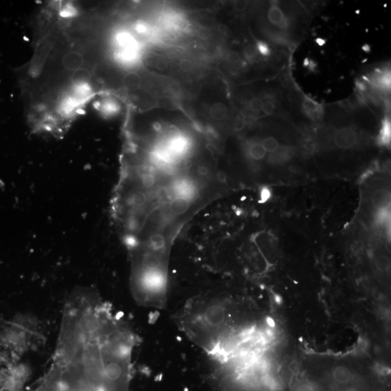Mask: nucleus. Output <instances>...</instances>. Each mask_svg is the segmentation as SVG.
Instances as JSON below:
<instances>
[{"label":"nucleus","instance_id":"1","mask_svg":"<svg viewBox=\"0 0 391 391\" xmlns=\"http://www.w3.org/2000/svg\"><path fill=\"white\" fill-rule=\"evenodd\" d=\"M47 341L44 325L36 317H0V391H25Z\"/></svg>","mask_w":391,"mask_h":391},{"label":"nucleus","instance_id":"2","mask_svg":"<svg viewBox=\"0 0 391 391\" xmlns=\"http://www.w3.org/2000/svg\"><path fill=\"white\" fill-rule=\"evenodd\" d=\"M332 141L336 147L341 149H349L357 145L359 136L357 131L352 128H341L336 131Z\"/></svg>","mask_w":391,"mask_h":391},{"label":"nucleus","instance_id":"3","mask_svg":"<svg viewBox=\"0 0 391 391\" xmlns=\"http://www.w3.org/2000/svg\"><path fill=\"white\" fill-rule=\"evenodd\" d=\"M267 19L271 24L284 31L289 29L290 26L289 20L284 14V11L277 5H272L269 8L267 13Z\"/></svg>","mask_w":391,"mask_h":391},{"label":"nucleus","instance_id":"4","mask_svg":"<svg viewBox=\"0 0 391 391\" xmlns=\"http://www.w3.org/2000/svg\"><path fill=\"white\" fill-rule=\"evenodd\" d=\"M372 207L377 210L388 208L390 204V193L386 189H381L374 191L371 197Z\"/></svg>","mask_w":391,"mask_h":391},{"label":"nucleus","instance_id":"5","mask_svg":"<svg viewBox=\"0 0 391 391\" xmlns=\"http://www.w3.org/2000/svg\"><path fill=\"white\" fill-rule=\"evenodd\" d=\"M191 207V200L184 197H175L169 203L171 212L175 215H182L187 212Z\"/></svg>","mask_w":391,"mask_h":391},{"label":"nucleus","instance_id":"6","mask_svg":"<svg viewBox=\"0 0 391 391\" xmlns=\"http://www.w3.org/2000/svg\"><path fill=\"white\" fill-rule=\"evenodd\" d=\"M209 113L213 119L216 121H222L227 117L229 110L227 106L225 105L224 103L217 102L211 106Z\"/></svg>","mask_w":391,"mask_h":391},{"label":"nucleus","instance_id":"7","mask_svg":"<svg viewBox=\"0 0 391 391\" xmlns=\"http://www.w3.org/2000/svg\"><path fill=\"white\" fill-rule=\"evenodd\" d=\"M149 244L151 249L155 252L162 250L166 246L165 239L162 235L156 234L151 236L149 238Z\"/></svg>","mask_w":391,"mask_h":391},{"label":"nucleus","instance_id":"8","mask_svg":"<svg viewBox=\"0 0 391 391\" xmlns=\"http://www.w3.org/2000/svg\"><path fill=\"white\" fill-rule=\"evenodd\" d=\"M249 155L254 160H262L265 157L267 151L264 149L262 144H254L249 148Z\"/></svg>","mask_w":391,"mask_h":391},{"label":"nucleus","instance_id":"9","mask_svg":"<svg viewBox=\"0 0 391 391\" xmlns=\"http://www.w3.org/2000/svg\"><path fill=\"white\" fill-rule=\"evenodd\" d=\"M303 106H304V111L307 113L309 117L318 118L319 114H321L320 107H319V104H316L314 101L306 99L304 101Z\"/></svg>","mask_w":391,"mask_h":391},{"label":"nucleus","instance_id":"10","mask_svg":"<svg viewBox=\"0 0 391 391\" xmlns=\"http://www.w3.org/2000/svg\"><path fill=\"white\" fill-rule=\"evenodd\" d=\"M390 141V124L387 120L382 123L380 134V142L382 145L388 144Z\"/></svg>","mask_w":391,"mask_h":391},{"label":"nucleus","instance_id":"11","mask_svg":"<svg viewBox=\"0 0 391 391\" xmlns=\"http://www.w3.org/2000/svg\"><path fill=\"white\" fill-rule=\"evenodd\" d=\"M292 151L290 149L287 148H279L278 150L274 152L272 159L274 162H283L289 160L291 156H292Z\"/></svg>","mask_w":391,"mask_h":391},{"label":"nucleus","instance_id":"12","mask_svg":"<svg viewBox=\"0 0 391 391\" xmlns=\"http://www.w3.org/2000/svg\"><path fill=\"white\" fill-rule=\"evenodd\" d=\"M141 80L139 75L131 73L125 77L124 84L128 88L131 89H136L141 84Z\"/></svg>","mask_w":391,"mask_h":391},{"label":"nucleus","instance_id":"13","mask_svg":"<svg viewBox=\"0 0 391 391\" xmlns=\"http://www.w3.org/2000/svg\"><path fill=\"white\" fill-rule=\"evenodd\" d=\"M264 149L267 152L272 153L276 152L280 148L278 141L273 137H267L263 140L261 143Z\"/></svg>","mask_w":391,"mask_h":391},{"label":"nucleus","instance_id":"14","mask_svg":"<svg viewBox=\"0 0 391 391\" xmlns=\"http://www.w3.org/2000/svg\"><path fill=\"white\" fill-rule=\"evenodd\" d=\"M141 184L145 189H151L156 184V178L151 174H144L141 178Z\"/></svg>","mask_w":391,"mask_h":391},{"label":"nucleus","instance_id":"15","mask_svg":"<svg viewBox=\"0 0 391 391\" xmlns=\"http://www.w3.org/2000/svg\"><path fill=\"white\" fill-rule=\"evenodd\" d=\"M390 219V210L388 208H384V209L377 210L376 214V220L378 224L384 225Z\"/></svg>","mask_w":391,"mask_h":391},{"label":"nucleus","instance_id":"16","mask_svg":"<svg viewBox=\"0 0 391 391\" xmlns=\"http://www.w3.org/2000/svg\"><path fill=\"white\" fill-rule=\"evenodd\" d=\"M376 267L380 271L387 270L388 269L389 266H390V261H389L388 258L385 257V256H382L377 258L375 262Z\"/></svg>","mask_w":391,"mask_h":391},{"label":"nucleus","instance_id":"17","mask_svg":"<svg viewBox=\"0 0 391 391\" xmlns=\"http://www.w3.org/2000/svg\"><path fill=\"white\" fill-rule=\"evenodd\" d=\"M244 56L249 61H253L256 58V56L257 55V48L252 44L246 46L245 49H244Z\"/></svg>","mask_w":391,"mask_h":391},{"label":"nucleus","instance_id":"18","mask_svg":"<svg viewBox=\"0 0 391 391\" xmlns=\"http://www.w3.org/2000/svg\"><path fill=\"white\" fill-rule=\"evenodd\" d=\"M263 103L264 102H263L262 99H259V98H255V99H252V100L250 101L249 108H250L251 110L253 111V112H260V111H262Z\"/></svg>","mask_w":391,"mask_h":391},{"label":"nucleus","instance_id":"19","mask_svg":"<svg viewBox=\"0 0 391 391\" xmlns=\"http://www.w3.org/2000/svg\"><path fill=\"white\" fill-rule=\"evenodd\" d=\"M275 104L273 101L270 100L266 101L263 103L262 111L266 115H272L275 110Z\"/></svg>","mask_w":391,"mask_h":391},{"label":"nucleus","instance_id":"20","mask_svg":"<svg viewBox=\"0 0 391 391\" xmlns=\"http://www.w3.org/2000/svg\"><path fill=\"white\" fill-rule=\"evenodd\" d=\"M256 48H257V50L263 56H269L270 54L271 50L268 45L263 41H259Z\"/></svg>","mask_w":391,"mask_h":391},{"label":"nucleus","instance_id":"21","mask_svg":"<svg viewBox=\"0 0 391 391\" xmlns=\"http://www.w3.org/2000/svg\"><path fill=\"white\" fill-rule=\"evenodd\" d=\"M211 31L209 28L205 27V26H202V27L199 28L198 30L197 35L198 37L201 40H207L210 38Z\"/></svg>","mask_w":391,"mask_h":391},{"label":"nucleus","instance_id":"22","mask_svg":"<svg viewBox=\"0 0 391 391\" xmlns=\"http://www.w3.org/2000/svg\"><path fill=\"white\" fill-rule=\"evenodd\" d=\"M227 61L229 64H238V63H240L241 61L240 55H239L236 51H230L227 55Z\"/></svg>","mask_w":391,"mask_h":391},{"label":"nucleus","instance_id":"23","mask_svg":"<svg viewBox=\"0 0 391 391\" xmlns=\"http://www.w3.org/2000/svg\"><path fill=\"white\" fill-rule=\"evenodd\" d=\"M180 69L184 72H189L192 70L193 66L192 62L190 60L184 59L182 60L179 64Z\"/></svg>","mask_w":391,"mask_h":391},{"label":"nucleus","instance_id":"24","mask_svg":"<svg viewBox=\"0 0 391 391\" xmlns=\"http://www.w3.org/2000/svg\"><path fill=\"white\" fill-rule=\"evenodd\" d=\"M155 67L156 69L159 70V71H165L168 68L167 61H166V60L163 59V58H159V59H157L156 61Z\"/></svg>","mask_w":391,"mask_h":391},{"label":"nucleus","instance_id":"25","mask_svg":"<svg viewBox=\"0 0 391 391\" xmlns=\"http://www.w3.org/2000/svg\"><path fill=\"white\" fill-rule=\"evenodd\" d=\"M247 6L248 2L246 1H236L234 4V9L238 12L245 11Z\"/></svg>","mask_w":391,"mask_h":391},{"label":"nucleus","instance_id":"26","mask_svg":"<svg viewBox=\"0 0 391 391\" xmlns=\"http://www.w3.org/2000/svg\"><path fill=\"white\" fill-rule=\"evenodd\" d=\"M270 191H269L268 189H267V188L263 189L262 192H261V201H262V202H265V201L268 200L269 198H270Z\"/></svg>","mask_w":391,"mask_h":391},{"label":"nucleus","instance_id":"27","mask_svg":"<svg viewBox=\"0 0 391 391\" xmlns=\"http://www.w3.org/2000/svg\"><path fill=\"white\" fill-rule=\"evenodd\" d=\"M244 126H245L244 120L239 118V119L238 120L237 122L236 123V129L238 130V131H241V130L244 129Z\"/></svg>","mask_w":391,"mask_h":391},{"label":"nucleus","instance_id":"28","mask_svg":"<svg viewBox=\"0 0 391 391\" xmlns=\"http://www.w3.org/2000/svg\"><path fill=\"white\" fill-rule=\"evenodd\" d=\"M217 179L219 183H221V184H224V183H226V181H227V177H226V174L220 172L217 174Z\"/></svg>","mask_w":391,"mask_h":391},{"label":"nucleus","instance_id":"29","mask_svg":"<svg viewBox=\"0 0 391 391\" xmlns=\"http://www.w3.org/2000/svg\"><path fill=\"white\" fill-rule=\"evenodd\" d=\"M198 173L201 176H205L208 174V169L207 167H204V166H200L198 168Z\"/></svg>","mask_w":391,"mask_h":391},{"label":"nucleus","instance_id":"30","mask_svg":"<svg viewBox=\"0 0 391 391\" xmlns=\"http://www.w3.org/2000/svg\"><path fill=\"white\" fill-rule=\"evenodd\" d=\"M362 248H363V244L361 242L355 243L354 246H353V249H354V251H357V252L359 250L360 251Z\"/></svg>","mask_w":391,"mask_h":391},{"label":"nucleus","instance_id":"31","mask_svg":"<svg viewBox=\"0 0 391 391\" xmlns=\"http://www.w3.org/2000/svg\"><path fill=\"white\" fill-rule=\"evenodd\" d=\"M317 43L319 45V46H323L324 44H325V41H324V39H321V38H319V39H317Z\"/></svg>","mask_w":391,"mask_h":391}]
</instances>
